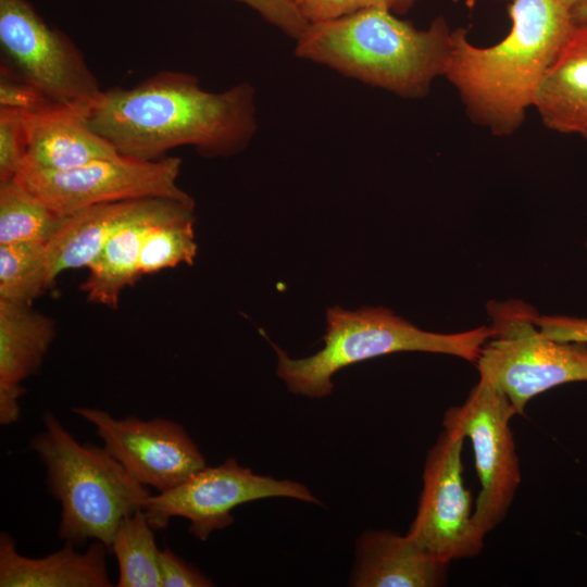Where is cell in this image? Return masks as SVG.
Returning <instances> with one entry per match:
<instances>
[{"instance_id":"6da1fadb","label":"cell","mask_w":587,"mask_h":587,"mask_svg":"<svg viewBox=\"0 0 587 587\" xmlns=\"http://www.w3.org/2000/svg\"><path fill=\"white\" fill-rule=\"evenodd\" d=\"M254 91L240 83L212 92L196 76L161 71L130 88L102 90L87 123L120 154L154 161L182 146L204 157L241 151L253 136Z\"/></svg>"},{"instance_id":"7a4b0ae2","label":"cell","mask_w":587,"mask_h":587,"mask_svg":"<svg viewBox=\"0 0 587 587\" xmlns=\"http://www.w3.org/2000/svg\"><path fill=\"white\" fill-rule=\"evenodd\" d=\"M509 15V34L491 47L472 45L463 28L451 32L444 74L469 116L498 136L522 125L575 26L572 12L555 0H513Z\"/></svg>"},{"instance_id":"3957f363","label":"cell","mask_w":587,"mask_h":587,"mask_svg":"<svg viewBox=\"0 0 587 587\" xmlns=\"http://www.w3.org/2000/svg\"><path fill=\"white\" fill-rule=\"evenodd\" d=\"M451 30L442 17L416 29L389 9L370 8L310 23L296 54L407 98L423 97L445 74Z\"/></svg>"},{"instance_id":"277c9868","label":"cell","mask_w":587,"mask_h":587,"mask_svg":"<svg viewBox=\"0 0 587 587\" xmlns=\"http://www.w3.org/2000/svg\"><path fill=\"white\" fill-rule=\"evenodd\" d=\"M29 448L45 466L48 492L61 505L58 537L83 546L88 540L109 550L121 521L145 509L151 496L102 446L82 444L51 412Z\"/></svg>"},{"instance_id":"5b68a950","label":"cell","mask_w":587,"mask_h":587,"mask_svg":"<svg viewBox=\"0 0 587 587\" xmlns=\"http://www.w3.org/2000/svg\"><path fill=\"white\" fill-rule=\"evenodd\" d=\"M324 347L315 354L291 359L273 345L278 357L277 375L290 392L323 398L333 390L332 376L348 365L399 351L446 353L476 362L492 327L439 334L420 329L386 308L355 311L339 307L326 312Z\"/></svg>"},{"instance_id":"8992f818","label":"cell","mask_w":587,"mask_h":587,"mask_svg":"<svg viewBox=\"0 0 587 587\" xmlns=\"http://www.w3.org/2000/svg\"><path fill=\"white\" fill-rule=\"evenodd\" d=\"M487 310L494 335L475 362L479 378L504 392L517 413L552 387L587 382V342L545 336L533 322L535 310L523 301H492Z\"/></svg>"},{"instance_id":"52a82bcc","label":"cell","mask_w":587,"mask_h":587,"mask_svg":"<svg viewBox=\"0 0 587 587\" xmlns=\"http://www.w3.org/2000/svg\"><path fill=\"white\" fill-rule=\"evenodd\" d=\"M1 66L51 103L89 113L102 92L82 51L27 0H0Z\"/></svg>"},{"instance_id":"ba28073f","label":"cell","mask_w":587,"mask_h":587,"mask_svg":"<svg viewBox=\"0 0 587 587\" xmlns=\"http://www.w3.org/2000/svg\"><path fill=\"white\" fill-rule=\"evenodd\" d=\"M180 167L178 157L143 161L118 155L65 172L23 166L16 176L54 212L70 216L91 205L133 199L195 203L177 185Z\"/></svg>"},{"instance_id":"9c48e42d","label":"cell","mask_w":587,"mask_h":587,"mask_svg":"<svg viewBox=\"0 0 587 587\" xmlns=\"http://www.w3.org/2000/svg\"><path fill=\"white\" fill-rule=\"evenodd\" d=\"M515 414L507 395L479 378L466 400L449 408L442 419L444 427H457L472 441L480 482L473 521L484 536L504 519L521 483L510 427Z\"/></svg>"},{"instance_id":"30bf717a","label":"cell","mask_w":587,"mask_h":587,"mask_svg":"<svg viewBox=\"0 0 587 587\" xmlns=\"http://www.w3.org/2000/svg\"><path fill=\"white\" fill-rule=\"evenodd\" d=\"M272 497L321 503L303 484L254 474L229 458L217 466H204L171 490L150 496L143 511L154 530L179 516L189 521L195 538L205 541L213 532L234 523L236 507Z\"/></svg>"},{"instance_id":"8fae6325","label":"cell","mask_w":587,"mask_h":587,"mask_svg":"<svg viewBox=\"0 0 587 587\" xmlns=\"http://www.w3.org/2000/svg\"><path fill=\"white\" fill-rule=\"evenodd\" d=\"M465 436L444 427L427 453L416 515L408 535L425 551L445 562L473 558L484 547V535L473 521L472 496L463 483Z\"/></svg>"},{"instance_id":"7c38bea8","label":"cell","mask_w":587,"mask_h":587,"mask_svg":"<svg viewBox=\"0 0 587 587\" xmlns=\"http://www.w3.org/2000/svg\"><path fill=\"white\" fill-rule=\"evenodd\" d=\"M95 426L103 447L140 484L164 492L207 466L197 444L179 423L130 415L121 419L97 408H73Z\"/></svg>"},{"instance_id":"4fadbf2b","label":"cell","mask_w":587,"mask_h":587,"mask_svg":"<svg viewBox=\"0 0 587 587\" xmlns=\"http://www.w3.org/2000/svg\"><path fill=\"white\" fill-rule=\"evenodd\" d=\"M195 203L165 198L108 202L67 216L47 242L51 284L68 270L87 267L120 230L140 223H168L195 218Z\"/></svg>"},{"instance_id":"5bb4252c","label":"cell","mask_w":587,"mask_h":587,"mask_svg":"<svg viewBox=\"0 0 587 587\" xmlns=\"http://www.w3.org/2000/svg\"><path fill=\"white\" fill-rule=\"evenodd\" d=\"M88 114L64 107L24 114L26 159L23 166L65 172L122 155L89 127Z\"/></svg>"},{"instance_id":"9a60e30c","label":"cell","mask_w":587,"mask_h":587,"mask_svg":"<svg viewBox=\"0 0 587 587\" xmlns=\"http://www.w3.org/2000/svg\"><path fill=\"white\" fill-rule=\"evenodd\" d=\"M449 562L425 551L408 534L365 530L357 541L350 585L354 587H437L445 585Z\"/></svg>"},{"instance_id":"2e32d148","label":"cell","mask_w":587,"mask_h":587,"mask_svg":"<svg viewBox=\"0 0 587 587\" xmlns=\"http://www.w3.org/2000/svg\"><path fill=\"white\" fill-rule=\"evenodd\" d=\"M65 541L48 555L29 558L21 554L15 540L5 532L0 534L1 587H111L108 567L109 548L92 541L84 552Z\"/></svg>"},{"instance_id":"e0dca14e","label":"cell","mask_w":587,"mask_h":587,"mask_svg":"<svg viewBox=\"0 0 587 587\" xmlns=\"http://www.w3.org/2000/svg\"><path fill=\"white\" fill-rule=\"evenodd\" d=\"M534 108L547 128L587 138V21L575 23L539 86Z\"/></svg>"},{"instance_id":"ac0fdd59","label":"cell","mask_w":587,"mask_h":587,"mask_svg":"<svg viewBox=\"0 0 587 587\" xmlns=\"http://www.w3.org/2000/svg\"><path fill=\"white\" fill-rule=\"evenodd\" d=\"M55 334L54 321L32 304L0 300V385H22L37 373Z\"/></svg>"},{"instance_id":"d6986e66","label":"cell","mask_w":587,"mask_h":587,"mask_svg":"<svg viewBox=\"0 0 587 587\" xmlns=\"http://www.w3.org/2000/svg\"><path fill=\"white\" fill-rule=\"evenodd\" d=\"M155 224L140 223L115 234L88 264L87 278L82 284L88 301L116 309L123 289L141 276L139 255L148 229Z\"/></svg>"},{"instance_id":"ffe728a7","label":"cell","mask_w":587,"mask_h":587,"mask_svg":"<svg viewBox=\"0 0 587 587\" xmlns=\"http://www.w3.org/2000/svg\"><path fill=\"white\" fill-rule=\"evenodd\" d=\"M66 218L49 208L17 176L0 182V245L47 243Z\"/></svg>"},{"instance_id":"44dd1931","label":"cell","mask_w":587,"mask_h":587,"mask_svg":"<svg viewBox=\"0 0 587 587\" xmlns=\"http://www.w3.org/2000/svg\"><path fill=\"white\" fill-rule=\"evenodd\" d=\"M160 550L143 510L124 517L110 546L118 564L117 586L161 587Z\"/></svg>"},{"instance_id":"7402d4cb","label":"cell","mask_w":587,"mask_h":587,"mask_svg":"<svg viewBox=\"0 0 587 587\" xmlns=\"http://www.w3.org/2000/svg\"><path fill=\"white\" fill-rule=\"evenodd\" d=\"M51 285L47 243L0 245V300L32 304Z\"/></svg>"},{"instance_id":"603a6c76","label":"cell","mask_w":587,"mask_h":587,"mask_svg":"<svg viewBox=\"0 0 587 587\" xmlns=\"http://www.w3.org/2000/svg\"><path fill=\"white\" fill-rule=\"evenodd\" d=\"M193 223L195 218H190L152 225L145 235L140 249L141 275L180 263L191 265L198 250Z\"/></svg>"},{"instance_id":"cb8c5ba5","label":"cell","mask_w":587,"mask_h":587,"mask_svg":"<svg viewBox=\"0 0 587 587\" xmlns=\"http://www.w3.org/2000/svg\"><path fill=\"white\" fill-rule=\"evenodd\" d=\"M26 159L24 113L0 109V182L15 177Z\"/></svg>"},{"instance_id":"d4e9b609","label":"cell","mask_w":587,"mask_h":587,"mask_svg":"<svg viewBox=\"0 0 587 587\" xmlns=\"http://www.w3.org/2000/svg\"><path fill=\"white\" fill-rule=\"evenodd\" d=\"M54 107L35 87L0 66V109L34 114Z\"/></svg>"},{"instance_id":"484cf974","label":"cell","mask_w":587,"mask_h":587,"mask_svg":"<svg viewBox=\"0 0 587 587\" xmlns=\"http://www.w3.org/2000/svg\"><path fill=\"white\" fill-rule=\"evenodd\" d=\"M408 0H305L300 10L309 23L328 21L370 8L392 9Z\"/></svg>"},{"instance_id":"4316f807","label":"cell","mask_w":587,"mask_h":587,"mask_svg":"<svg viewBox=\"0 0 587 587\" xmlns=\"http://www.w3.org/2000/svg\"><path fill=\"white\" fill-rule=\"evenodd\" d=\"M250 7L267 22L287 35L298 39L308 28L309 22L300 8L291 0H236Z\"/></svg>"},{"instance_id":"83f0119b","label":"cell","mask_w":587,"mask_h":587,"mask_svg":"<svg viewBox=\"0 0 587 587\" xmlns=\"http://www.w3.org/2000/svg\"><path fill=\"white\" fill-rule=\"evenodd\" d=\"M161 587H211L214 583L170 548L160 550Z\"/></svg>"},{"instance_id":"f1b7e54d","label":"cell","mask_w":587,"mask_h":587,"mask_svg":"<svg viewBox=\"0 0 587 587\" xmlns=\"http://www.w3.org/2000/svg\"><path fill=\"white\" fill-rule=\"evenodd\" d=\"M533 322L547 337L559 341L587 342V319L569 316H539L533 314Z\"/></svg>"},{"instance_id":"f546056e","label":"cell","mask_w":587,"mask_h":587,"mask_svg":"<svg viewBox=\"0 0 587 587\" xmlns=\"http://www.w3.org/2000/svg\"><path fill=\"white\" fill-rule=\"evenodd\" d=\"M26 392L22 385H0V424L8 426L20 419V398Z\"/></svg>"},{"instance_id":"4dcf8cb0","label":"cell","mask_w":587,"mask_h":587,"mask_svg":"<svg viewBox=\"0 0 587 587\" xmlns=\"http://www.w3.org/2000/svg\"><path fill=\"white\" fill-rule=\"evenodd\" d=\"M572 16L575 23L587 21V4L573 10Z\"/></svg>"},{"instance_id":"1f68e13d","label":"cell","mask_w":587,"mask_h":587,"mask_svg":"<svg viewBox=\"0 0 587 587\" xmlns=\"http://www.w3.org/2000/svg\"><path fill=\"white\" fill-rule=\"evenodd\" d=\"M558 3L562 4L571 12L578 7L587 4V0H555Z\"/></svg>"},{"instance_id":"d6a6232c","label":"cell","mask_w":587,"mask_h":587,"mask_svg":"<svg viewBox=\"0 0 587 587\" xmlns=\"http://www.w3.org/2000/svg\"><path fill=\"white\" fill-rule=\"evenodd\" d=\"M296 5H298L300 8V5L305 1V0H291Z\"/></svg>"}]
</instances>
